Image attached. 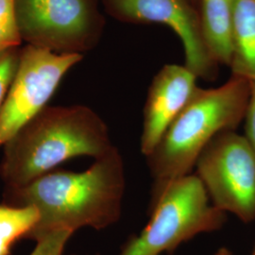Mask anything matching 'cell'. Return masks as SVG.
<instances>
[{
	"label": "cell",
	"instance_id": "1",
	"mask_svg": "<svg viewBox=\"0 0 255 255\" xmlns=\"http://www.w3.org/2000/svg\"><path fill=\"white\" fill-rule=\"evenodd\" d=\"M125 186L124 162L115 146L83 172L54 169L24 186L5 187L3 204L36 208L39 219L25 239L37 242L58 231L114 225L121 217Z\"/></svg>",
	"mask_w": 255,
	"mask_h": 255
},
{
	"label": "cell",
	"instance_id": "2",
	"mask_svg": "<svg viewBox=\"0 0 255 255\" xmlns=\"http://www.w3.org/2000/svg\"><path fill=\"white\" fill-rule=\"evenodd\" d=\"M0 178L7 188L24 186L75 157L95 160L115 146L103 119L84 105L46 106L5 143Z\"/></svg>",
	"mask_w": 255,
	"mask_h": 255
},
{
	"label": "cell",
	"instance_id": "3",
	"mask_svg": "<svg viewBox=\"0 0 255 255\" xmlns=\"http://www.w3.org/2000/svg\"><path fill=\"white\" fill-rule=\"evenodd\" d=\"M250 92L251 82L234 75L217 88H197L146 157L154 179L152 193L190 174L199 156L214 137L237 129L245 119Z\"/></svg>",
	"mask_w": 255,
	"mask_h": 255
},
{
	"label": "cell",
	"instance_id": "4",
	"mask_svg": "<svg viewBox=\"0 0 255 255\" xmlns=\"http://www.w3.org/2000/svg\"><path fill=\"white\" fill-rule=\"evenodd\" d=\"M226 219L225 212L210 204L200 178L188 174L152 193L149 221L128 238L119 255L172 254L198 235L220 230Z\"/></svg>",
	"mask_w": 255,
	"mask_h": 255
},
{
	"label": "cell",
	"instance_id": "5",
	"mask_svg": "<svg viewBox=\"0 0 255 255\" xmlns=\"http://www.w3.org/2000/svg\"><path fill=\"white\" fill-rule=\"evenodd\" d=\"M14 1L19 33L28 46L83 55L98 46L102 36L101 0Z\"/></svg>",
	"mask_w": 255,
	"mask_h": 255
},
{
	"label": "cell",
	"instance_id": "6",
	"mask_svg": "<svg viewBox=\"0 0 255 255\" xmlns=\"http://www.w3.org/2000/svg\"><path fill=\"white\" fill-rule=\"evenodd\" d=\"M197 176L213 204L244 223L255 219V152L245 136L227 130L213 138L199 156Z\"/></svg>",
	"mask_w": 255,
	"mask_h": 255
},
{
	"label": "cell",
	"instance_id": "7",
	"mask_svg": "<svg viewBox=\"0 0 255 255\" xmlns=\"http://www.w3.org/2000/svg\"><path fill=\"white\" fill-rule=\"evenodd\" d=\"M82 59L83 55L28 45L21 49L16 73L0 110V147L46 108L65 74Z\"/></svg>",
	"mask_w": 255,
	"mask_h": 255
},
{
	"label": "cell",
	"instance_id": "8",
	"mask_svg": "<svg viewBox=\"0 0 255 255\" xmlns=\"http://www.w3.org/2000/svg\"><path fill=\"white\" fill-rule=\"evenodd\" d=\"M111 17L128 24H163L183 46L185 66L197 78L215 81L219 64L206 43L199 4L194 0H101Z\"/></svg>",
	"mask_w": 255,
	"mask_h": 255
},
{
	"label": "cell",
	"instance_id": "9",
	"mask_svg": "<svg viewBox=\"0 0 255 255\" xmlns=\"http://www.w3.org/2000/svg\"><path fill=\"white\" fill-rule=\"evenodd\" d=\"M197 76L185 65L165 64L149 85L143 113L141 152L149 154L190 101Z\"/></svg>",
	"mask_w": 255,
	"mask_h": 255
},
{
	"label": "cell",
	"instance_id": "10",
	"mask_svg": "<svg viewBox=\"0 0 255 255\" xmlns=\"http://www.w3.org/2000/svg\"><path fill=\"white\" fill-rule=\"evenodd\" d=\"M237 0H200L201 27L218 64L230 65L233 53V22Z\"/></svg>",
	"mask_w": 255,
	"mask_h": 255
},
{
	"label": "cell",
	"instance_id": "11",
	"mask_svg": "<svg viewBox=\"0 0 255 255\" xmlns=\"http://www.w3.org/2000/svg\"><path fill=\"white\" fill-rule=\"evenodd\" d=\"M232 43V75L255 82V0H237Z\"/></svg>",
	"mask_w": 255,
	"mask_h": 255
},
{
	"label": "cell",
	"instance_id": "12",
	"mask_svg": "<svg viewBox=\"0 0 255 255\" xmlns=\"http://www.w3.org/2000/svg\"><path fill=\"white\" fill-rule=\"evenodd\" d=\"M39 219L35 207L0 205V255H10L13 245L25 239Z\"/></svg>",
	"mask_w": 255,
	"mask_h": 255
},
{
	"label": "cell",
	"instance_id": "13",
	"mask_svg": "<svg viewBox=\"0 0 255 255\" xmlns=\"http://www.w3.org/2000/svg\"><path fill=\"white\" fill-rule=\"evenodd\" d=\"M21 42L15 1L0 0V53L17 48Z\"/></svg>",
	"mask_w": 255,
	"mask_h": 255
},
{
	"label": "cell",
	"instance_id": "14",
	"mask_svg": "<svg viewBox=\"0 0 255 255\" xmlns=\"http://www.w3.org/2000/svg\"><path fill=\"white\" fill-rule=\"evenodd\" d=\"M21 49L13 48L0 53V110L16 73Z\"/></svg>",
	"mask_w": 255,
	"mask_h": 255
},
{
	"label": "cell",
	"instance_id": "15",
	"mask_svg": "<svg viewBox=\"0 0 255 255\" xmlns=\"http://www.w3.org/2000/svg\"><path fill=\"white\" fill-rule=\"evenodd\" d=\"M74 233L58 231L37 241V245L30 255H64V250Z\"/></svg>",
	"mask_w": 255,
	"mask_h": 255
},
{
	"label": "cell",
	"instance_id": "16",
	"mask_svg": "<svg viewBox=\"0 0 255 255\" xmlns=\"http://www.w3.org/2000/svg\"><path fill=\"white\" fill-rule=\"evenodd\" d=\"M246 138L255 152V82H251V92L245 115Z\"/></svg>",
	"mask_w": 255,
	"mask_h": 255
},
{
	"label": "cell",
	"instance_id": "17",
	"mask_svg": "<svg viewBox=\"0 0 255 255\" xmlns=\"http://www.w3.org/2000/svg\"><path fill=\"white\" fill-rule=\"evenodd\" d=\"M215 255H233L232 253L229 251L228 249L226 248H221L219 249V251L216 253Z\"/></svg>",
	"mask_w": 255,
	"mask_h": 255
},
{
	"label": "cell",
	"instance_id": "18",
	"mask_svg": "<svg viewBox=\"0 0 255 255\" xmlns=\"http://www.w3.org/2000/svg\"><path fill=\"white\" fill-rule=\"evenodd\" d=\"M251 255H255V247H254V250H253V252H252Z\"/></svg>",
	"mask_w": 255,
	"mask_h": 255
},
{
	"label": "cell",
	"instance_id": "19",
	"mask_svg": "<svg viewBox=\"0 0 255 255\" xmlns=\"http://www.w3.org/2000/svg\"><path fill=\"white\" fill-rule=\"evenodd\" d=\"M194 1H195L197 4H199V1H200V0H194Z\"/></svg>",
	"mask_w": 255,
	"mask_h": 255
}]
</instances>
